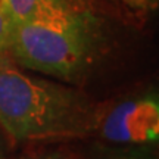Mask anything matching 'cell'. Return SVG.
Here are the masks:
<instances>
[{"mask_svg": "<svg viewBox=\"0 0 159 159\" xmlns=\"http://www.w3.org/2000/svg\"><path fill=\"white\" fill-rule=\"evenodd\" d=\"M89 100L74 89L39 78L0 55V127L16 142L81 136L93 128Z\"/></svg>", "mask_w": 159, "mask_h": 159, "instance_id": "1", "label": "cell"}, {"mask_svg": "<svg viewBox=\"0 0 159 159\" xmlns=\"http://www.w3.org/2000/svg\"><path fill=\"white\" fill-rule=\"evenodd\" d=\"M97 22L66 0H41L34 13L13 25L7 52L19 66L74 81L94 61Z\"/></svg>", "mask_w": 159, "mask_h": 159, "instance_id": "2", "label": "cell"}, {"mask_svg": "<svg viewBox=\"0 0 159 159\" xmlns=\"http://www.w3.org/2000/svg\"><path fill=\"white\" fill-rule=\"evenodd\" d=\"M100 136L111 143L128 146L159 142V94H144L118 103L103 118Z\"/></svg>", "mask_w": 159, "mask_h": 159, "instance_id": "3", "label": "cell"}, {"mask_svg": "<svg viewBox=\"0 0 159 159\" xmlns=\"http://www.w3.org/2000/svg\"><path fill=\"white\" fill-rule=\"evenodd\" d=\"M40 2L41 0H0V6L13 27L28 19L34 13Z\"/></svg>", "mask_w": 159, "mask_h": 159, "instance_id": "4", "label": "cell"}, {"mask_svg": "<svg viewBox=\"0 0 159 159\" xmlns=\"http://www.w3.org/2000/svg\"><path fill=\"white\" fill-rule=\"evenodd\" d=\"M90 159H155L146 148L130 146L124 149H100Z\"/></svg>", "mask_w": 159, "mask_h": 159, "instance_id": "5", "label": "cell"}, {"mask_svg": "<svg viewBox=\"0 0 159 159\" xmlns=\"http://www.w3.org/2000/svg\"><path fill=\"white\" fill-rule=\"evenodd\" d=\"M11 31L12 25L9 19L3 12L2 6H0V55L6 53L9 49V43H11Z\"/></svg>", "mask_w": 159, "mask_h": 159, "instance_id": "6", "label": "cell"}, {"mask_svg": "<svg viewBox=\"0 0 159 159\" xmlns=\"http://www.w3.org/2000/svg\"><path fill=\"white\" fill-rule=\"evenodd\" d=\"M124 5H127L131 9H137V11H149L156 6L158 0H121Z\"/></svg>", "mask_w": 159, "mask_h": 159, "instance_id": "7", "label": "cell"}, {"mask_svg": "<svg viewBox=\"0 0 159 159\" xmlns=\"http://www.w3.org/2000/svg\"><path fill=\"white\" fill-rule=\"evenodd\" d=\"M27 159H65V158L59 153H43V155H37V156H31V158Z\"/></svg>", "mask_w": 159, "mask_h": 159, "instance_id": "8", "label": "cell"}, {"mask_svg": "<svg viewBox=\"0 0 159 159\" xmlns=\"http://www.w3.org/2000/svg\"><path fill=\"white\" fill-rule=\"evenodd\" d=\"M0 159H2V152H0Z\"/></svg>", "mask_w": 159, "mask_h": 159, "instance_id": "9", "label": "cell"}]
</instances>
